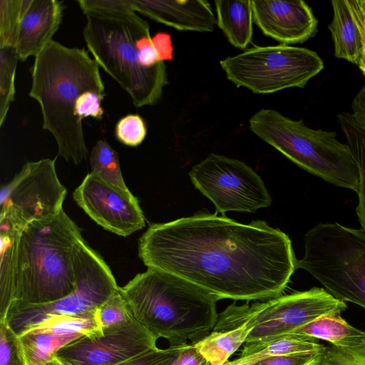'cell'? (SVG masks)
I'll list each match as a JSON object with an SVG mask.
<instances>
[{"instance_id":"obj_25","label":"cell","mask_w":365,"mask_h":365,"mask_svg":"<svg viewBox=\"0 0 365 365\" xmlns=\"http://www.w3.org/2000/svg\"><path fill=\"white\" fill-rule=\"evenodd\" d=\"M29 331L63 335L81 334L88 336L103 334L97 319L96 311L82 315L53 317Z\"/></svg>"},{"instance_id":"obj_31","label":"cell","mask_w":365,"mask_h":365,"mask_svg":"<svg viewBox=\"0 0 365 365\" xmlns=\"http://www.w3.org/2000/svg\"><path fill=\"white\" fill-rule=\"evenodd\" d=\"M317 365H365V344L351 348L331 345Z\"/></svg>"},{"instance_id":"obj_21","label":"cell","mask_w":365,"mask_h":365,"mask_svg":"<svg viewBox=\"0 0 365 365\" xmlns=\"http://www.w3.org/2000/svg\"><path fill=\"white\" fill-rule=\"evenodd\" d=\"M339 312L322 315L291 334L322 339L339 347H356L365 344V331L346 322Z\"/></svg>"},{"instance_id":"obj_10","label":"cell","mask_w":365,"mask_h":365,"mask_svg":"<svg viewBox=\"0 0 365 365\" xmlns=\"http://www.w3.org/2000/svg\"><path fill=\"white\" fill-rule=\"evenodd\" d=\"M220 65L237 87L258 94L304 88L324 67L317 52L284 44L250 48L221 60Z\"/></svg>"},{"instance_id":"obj_35","label":"cell","mask_w":365,"mask_h":365,"mask_svg":"<svg viewBox=\"0 0 365 365\" xmlns=\"http://www.w3.org/2000/svg\"><path fill=\"white\" fill-rule=\"evenodd\" d=\"M152 38L162 61L172 60L173 58V46L170 34L160 32Z\"/></svg>"},{"instance_id":"obj_17","label":"cell","mask_w":365,"mask_h":365,"mask_svg":"<svg viewBox=\"0 0 365 365\" xmlns=\"http://www.w3.org/2000/svg\"><path fill=\"white\" fill-rule=\"evenodd\" d=\"M130 1L135 12L178 31L211 32L217 26L207 1Z\"/></svg>"},{"instance_id":"obj_41","label":"cell","mask_w":365,"mask_h":365,"mask_svg":"<svg viewBox=\"0 0 365 365\" xmlns=\"http://www.w3.org/2000/svg\"><path fill=\"white\" fill-rule=\"evenodd\" d=\"M364 3H365V0H364Z\"/></svg>"},{"instance_id":"obj_36","label":"cell","mask_w":365,"mask_h":365,"mask_svg":"<svg viewBox=\"0 0 365 365\" xmlns=\"http://www.w3.org/2000/svg\"><path fill=\"white\" fill-rule=\"evenodd\" d=\"M351 108L354 119L365 128V83L354 98Z\"/></svg>"},{"instance_id":"obj_8","label":"cell","mask_w":365,"mask_h":365,"mask_svg":"<svg viewBox=\"0 0 365 365\" xmlns=\"http://www.w3.org/2000/svg\"><path fill=\"white\" fill-rule=\"evenodd\" d=\"M347 308L341 301L323 288L280 295L250 305L235 303L218 315L215 331L231 329L244 324L252 327L245 343L262 342L292 333L315 319Z\"/></svg>"},{"instance_id":"obj_5","label":"cell","mask_w":365,"mask_h":365,"mask_svg":"<svg viewBox=\"0 0 365 365\" xmlns=\"http://www.w3.org/2000/svg\"><path fill=\"white\" fill-rule=\"evenodd\" d=\"M85 15L83 36L99 66L129 94L135 107L158 103L168 78L164 61L153 68L141 63L140 40L150 34L148 23L133 10Z\"/></svg>"},{"instance_id":"obj_33","label":"cell","mask_w":365,"mask_h":365,"mask_svg":"<svg viewBox=\"0 0 365 365\" xmlns=\"http://www.w3.org/2000/svg\"><path fill=\"white\" fill-rule=\"evenodd\" d=\"M324 354H298L275 356L252 365H317Z\"/></svg>"},{"instance_id":"obj_15","label":"cell","mask_w":365,"mask_h":365,"mask_svg":"<svg viewBox=\"0 0 365 365\" xmlns=\"http://www.w3.org/2000/svg\"><path fill=\"white\" fill-rule=\"evenodd\" d=\"M103 331L100 336H83L56 356L72 365H117L157 348L158 339L135 319Z\"/></svg>"},{"instance_id":"obj_30","label":"cell","mask_w":365,"mask_h":365,"mask_svg":"<svg viewBox=\"0 0 365 365\" xmlns=\"http://www.w3.org/2000/svg\"><path fill=\"white\" fill-rule=\"evenodd\" d=\"M0 365H27L19 336L6 322H0Z\"/></svg>"},{"instance_id":"obj_11","label":"cell","mask_w":365,"mask_h":365,"mask_svg":"<svg viewBox=\"0 0 365 365\" xmlns=\"http://www.w3.org/2000/svg\"><path fill=\"white\" fill-rule=\"evenodd\" d=\"M56 159L26 163L0 194V233L19 235L29 224L63 210L66 189L60 182Z\"/></svg>"},{"instance_id":"obj_20","label":"cell","mask_w":365,"mask_h":365,"mask_svg":"<svg viewBox=\"0 0 365 365\" xmlns=\"http://www.w3.org/2000/svg\"><path fill=\"white\" fill-rule=\"evenodd\" d=\"M215 5L217 26L232 46L245 49L253 34L251 0H217Z\"/></svg>"},{"instance_id":"obj_28","label":"cell","mask_w":365,"mask_h":365,"mask_svg":"<svg viewBox=\"0 0 365 365\" xmlns=\"http://www.w3.org/2000/svg\"><path fill=\"white\" fill-rule=\"evenodd\" d=\"M96 316L103 330L120 327L135 319L120 288L96 309Z\"/></svg>"},{"instance_id":"obj_16","label":"cell","mask_w":365,"mask_h":365,"mask_svg":"<svg viewBox=\"0 0 365 365\" xmlns=\"http://www.w3.org/2000/svg\"><path fill=\"white\" fill-rule=\"evenodd\" d=\"M253 21L281 44L302 43L317 31L318 21L303 1L252 0Z\"/></svg>"},{"instance_id":"obj_22","label":"cell","mask_w":365,"mask_h":365,"mask_svg":"<svg viewBox=\"0 0 365 365\" xmlns=\"http://www.w3.org/2000/svg\"><path fill=\"white\" fill-rule=\"evenodd\" d=\"M252 329V327L244 324L231 329L212 331L193 346L209 365H225L246 342Z\"/></svg>"},{"instance_id":"obj_37","label":"cell","mask_w":365,"mask_h":365,"mask_svg":"<svg viewBox=\"0 0 365 365\" xmlns=\"http://www.w3.org/2000/svg\"><path fill=\"white\" fill-rule=\"evenodd\" d=\"M358 66L365 75V49Z\"/></svg>"},{"instance_id":"obj_34","label":"cell","mask_w":365,"mask_h":365,"mask_svg":"<svg viewBox=\"0 0 365 365\" xmlns=\"http://www.w3.org/2000/svg\"><path fill=\"white\" fill-rule=\"evenodd\" d=\"M169 365H209L192 344L184 346Z\"/></svg>"},{"instance_id":"obj_18","label":"cell","mask_w":365,"mask_h":365,"mask_svg":"<svg viewBox=\"0 0 365 365\" xmlns=\"http://www.w3.org/2000/svg\"><path fill=\"white\" fill-rule=\"evenodd\" d=\"M333 19L329 26L334 56L359 65L365 49L364 0H333Z\"/></svg>"},{"instance_id":"obj_38","label":"cell","mask_w":365,"mask_h":365,"mask_svg":"<svg viewBox=\"0 0 365 365\" xmlns=\"http://www.w3.org/2000/svg\"><path fill=\"white\" fill-rule=\"evenodd\" d=\"M53 360L56 365H72L70 363L66 362V361L56 357V356H54Z\"/></svg>"},{"instance_id":"obj_39","label":"cell","mask_w":365,"mask_h":365,"mask_svg":"<svg viewBox=\"0 0 365 365\" xmlns=\"http://www.w3.org/2000/svg\"><path fill=\"white\" fill-rule=\"evenodd\" d=\"M45 365H56V364H55V362H54V361H53H53H50V362L47 363V364H45Z\"/></svg>"},{"instance_id":"obj_26","label":"cell","mask_w":365,"mask_h":365,"mask_svg":"<svg viewBox=\"0 0 365 365\" xmlns=\"http://www.w3.org/2000/svg\"><path fill=\"white\" fill-rule=\"evenodd\" d=\"M91 173L103 180L123 189H128L124 182L118 153L103 140H98L90 155Z\"/></svg>"},{"instance_id":"obj_7","label":"cell","mask_w":365,"mask_h":365,"mask_svg":"<svg viewBox=\"0 0 365 365\" xmlns=\"http://www.w3.org/2000/svg\"><path fill=\"white\" fill-rule=\"evenodd\" d=\"M297 260L334 297L365 309V232L337 222L319 223L304 235Z\"/></svg>"},{"instance_id":"obj_1","label":"cell","mask_w":365,"mask_h":365,"mask_svg":"<svg viewBox=\"0 0 365 365\" xmlns=\"http://www.w3.org/2000/svg\"><path fill=\"white\" fill-rule=\"evenodd\" d=\"M138 256L148 269L179 276L220 299L247 302L280 296L297 262L289 236L267 222L242 224L205 212L150 225Z\"/></svg>"},{"instance_id":"obj_40","label":"cell","mask_w":365,"mask_h":365,"mask_svg":"<svg viewBox=\"0 0 365 365\" xmlns=\"http://www.w3.org/2000/svg\"><path fill=\"white\" fill-rule=\"evenodd\" d=\"M365 4V3H364ZM364 31H365V22H364Z\"/></svg>"},{"instance_id":"obj_14","label":"cell","mask_w":365,"mask_h":365,"mask_svg":"<svg viewBox=\"0 0 365 365\" xmlns=\"http://www.w3.org/2000/svg\"><path fill=\"white\" fill-rule=\"evenodd\" d=\"M76 204L99 226L122 237L145 227V218L138 200L128 190L100 178L91 172L76 188Z\"/></svg>"},{"instance_id":"obj_2","label":"cell","mask_w":365,"mask_h":365,"mask_svg":"<svg viewBox=\"0 0 365 365\" xmlns=\"http://www.w3.org/2000/svg\"><path fill=\"white\" fill-rule=\"evenodd\" d=\"M99 65L83 48L52 41L34 58L29 96L40 106L43 128L58 147V156L76 165L88 153L82 120H101L105 86Z\"/></svg>"},{"instance_id":"obj_4","label":"cell","mask_w":365,"mask_h":365,"mask_svg":"<svg viewBox=\"0 0 365 365\" xmlns=\"http://www.w3.org/2000/svg\"><path fill=\"white\" fill-rule=\"evenodd\" d=\"M83 239L80 228L63 210L24 228L15 250L12 302L46 304L73 292L74 255Z\"/></svg>"},{"instance_id":"obj_13","label":"cell","mask_w":365,"mask_h":365,"mask_svg":"<svg viewBox=\"0 0 365 365\" xmlns=\"http://www.w3.org/2000/svg\"><path fill=\"white\" fill-rule=\"evenodd\" d=\"M64 9L58 0H1L0 47L14 48L21 61L36 57L53 41Z\"/></svg>"},{"instance_id":"obj_24","label":"cell","mask_w":365,"mask_h":365,"mask_svg":"<svg viewBox=\"0 0 365 365\" xmlns=\"http://www.w3.org/2000/svg\"><path fill=\"white\" fill-rule=\"evenodd\" d=\"M82 336L29 331L19 339L26 364L45 365L53 361L61 349Z\"/></svg>"},{"instance_id":"obj_3","label":"cell","mask_w":365,"mask_h":365,"mask_svg":"<svg viewBox=\"0 0 365 365\" xmlns=\"http://www.w3.org/2000/svg\"><path fill=\"white\" fill-rule=\"evenodd\" d=\"M120 291L133 317L169 346L195 344L208 336L218 319V297L173 274L148 269Z\"/></svg>"},{"instance_id":"obj_23","label":"cell","mask_w":365,"mask_h":365,"mask_svg":"<svg viewBox=\"0 0 365 365\" xmlns=\"http://www.w3.org/2000/svg\"><path fill=\"white\" fill-rule=\"evenodd\" d=\"M337 120L345 135L346 144L358 168L359 183L356 192L358 204L356 212L361 229L365 232V128L349 113L339 114Z\"/></svg>"},{"instance_id":"obj_32","label":"cell","mask_w":365,"mask_h":365,"mask_svg":"<svg viewBox=\"0 0 365 365\" xmlns=\"http://www.w3.org/2000/svg\"><path fill=\"white\" fill-rule=\"evenodd\" d=\"M183 347H157L117 365H169Z\"/></svg>"},{"instance_id":"obj_12","label":"cell","mask_w":365,"mask_h":365,"mask_svg":"<svg viewBox=\"0 0 365 365\" xmlns=\"http://www.w3.org/2000/svg\"><path fill=\"white\" fill-rule=\"evenodd\" d=\"M190 180L215 205L216 212H255L269 206L272 197L260 176L245 163L209 154L189 172Z\"/></svg>"},{"instance_id":"obj_9","label":"cell","mask_w":365,"mask_h":365,"mask_svg":"<svg viewBox=\"0 0 365 365\" xmlns=\"http://www.w3.org/2000/svg\"><path fill=\"white\" fill-rule=\"evenodd\" d=\"M74 269L73 292L46 304L14 302L2 321L19 337L51 317L94 312L120 288L108 265L83 239L76 248Z\"/></svg>"},{"instance_id":"obj_6","label":"cell","mask_w":365,"mask_h":365,"mask_svg":"<svg viewBox=\"0 0 365 365\" xmlns=\"http://www.w3.org/2000/svg\"><path fill=\"white\" fill-rule=\"evenodd\" d=\"M250 130L306 171L357 192L359 175L349 147L336 133L307 127L274 109L262 108L249 121Z\"/></svg>"},{"instance_id":"obj_27","label":"cell","mask_w":365,"mask_h":365,"mask_svg":"<svg viewBox=\"0 0 365 365\" xmlns=\"http://www.w3.org/2000/svg\"><path fill=\"white\" fill-rule=\"evenodd\" d=\"M19 58L16 49L0 47V127H2L15 98V76Z\"/></svg>"},{"instance_id":"obj_29","label":"cell","mask_w":365,"mask_h":365,"mask_svg":"<svg viewBox=\"0 0 365 365\" xmlns=\"http://www.w3.org/2000/svg\"><path fill=\"white\" fill-rule=\"evenodd\" d=\"M147 134L145 120L138 114H128L116 123L115 135L122 144L136 147L142 143Z\"/></svg>"},{"instance_id":"obj_19","label":"cell","mask_w":365,"mask_h":365,"mask_svg":"<svg viewBox=\"0 0 365 365\" xmlns=\"http://www.w3.org/2000/svg\"><path fill=\"white\" fill-rule=\"evenodd\" d=\"M317 339L289 334L262 342L245 343L240 356L225 365H252L269 357L298 354H324Z\"/></svg>"}]
</instances>
